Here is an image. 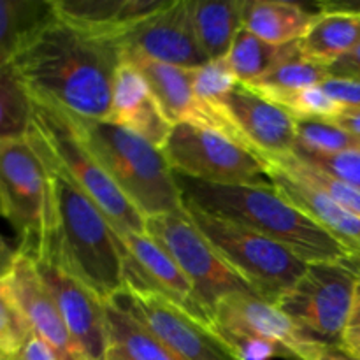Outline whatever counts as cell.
Segmentation results:
<instances>
[{
    "label": "cell",
    "mask_w": 360,
    "mask_h": 360,
    "mask_svg": "<svg viewBox=\"0 0 360 360\" xmlns=\"http://www.w3.org/2000/svg\"><path fill=\"white\" fill-rule=\"evenodd\" d=\"M30 98L32 129L41 137L55 164L108 218L115 234L146 232V218L120 192L104 167L91 155L67 112L41 98L32 95Z\"/></svg>",
    "instance_id": "6"
},
{
    "label": "cell",
    "mask_w": 360,
    "mask_h": 360,
    "mask_svg": "<svg viewBox=\"0 0 360 360\" xmlns=\"http://www.w3.org/2000/svg\"><path fill=\"white\" fill-rule=\"evenodd\" d=\"M333 77H343V79L360 81V44L350 53L341 56L338 62L327 67Z\"/></svg>",
    "instance_id": "37"
},
{
    "label": "cell",
    "mask_w": 360,
    "mask_h": 360,
    "mask_svg": "<svg viewBox=\"0 0 360 360\" xmlns=\"http://www.w3.org/2000/svg\"><path fill=\"white\" fill-rule=\"evenodd\" d=\"M109 302L183 360H241L213 326L157 292L125 287Z\"/></svg>",
    "instance_id": "12"
},
{
    "label": "cell",
    "mask_w": 360,
    "mask_h": 360,
    "mask_svg": "<svg viewBox=\"0 0 360 360\" xmlns=\"http://www.w3.org/2000/svg\"><path fill=\"white\" fill-rule=\"evenodd\" d=\"M67 116L120 192L144 218L186 214L174 171L160 148L109 120L83 118L70 112Z\"/></svg>",
    "instance_id": "4"
},
{
    "label": "cell",
    "mask_w": 360,
    "mask_h": 360,
    "mask_svg": "<svg viewBox=\"0 0 360 360\" xmlns=\"http://www.w3.org/2000/svg\"><path fill=\"white\" fill-rule=\"evenodd\" d=\"M34 260V259H32ZM63 322L90 360H105L111 348L105 302L51 260H34Z\"/></svg>",
    "instance_id": "16"
},
{
    "label": "cell",
    "mask_w": 360,
    "mask_h": 360,
    "mask_svg": "<svg viewBox=\"0 0 360 360\" xmlns=\"http://www.w3.org/2000/svg\"><path fill=\"white\" fill-rule=\"evenodd\" d=\"M16 255V250L11 248V246L4 241L2 236H0V285L7 280V276H9L11 271H13Z\"/></svg>",
    "instance_id": "40"
},
{
    "label": "cell",
    "mask_w": 360,
    "mask_h": 360,
    "mask_svg": "<svg viewBox=\"0 0 360 360\" xmlns=\"http://www.w3.org/2000/svg\"><path fill=\"white\" fill-rule=\"evenodd\" d=\"M6 360H14V359H6Z\"/></svg>",
    "instance_id": "44"
},
{
    "label": "cell",
    "mask_w": 360,
    "mask_h": 360,
    "mask_svg": "<svg viewBox=\"0 0 360 360\" xmlns=\"http://www.w3.org/2000/svg\"><path fill=\"white\" fill-rule=\"evenodd\" d=\"M185 210L218 255L264 301L276 306L304 274L308 262L280 243L188 204Z\"/></svg>",
    "instance_id": "7"
},
{
    "label": "cell",
    "mask_w": 360,
    "mask_h": 360,
    "mask_svg": "<svg viewBox=\"0 0 360 360\" xmlns=\"http://www.w3.org/2000/svg\"><path fill=\"white\" fill-rule=\"evenodd\" d=\"M32 125V98L9 63H0V141L25 137Z\"/></svg>",
    "instance_id": "27"
},
{
    "label": "cell",
    "mask_w": 360,
    "mask_h": 360,
    "mask_svg": "<svg viewBox=\"0 0 360 360\" xmlns=\"http://www.w3.org/2000/svg\"><path fill=\"white\" fill-rule=\"evenodd\" d=\"M118 239L123 252L125 287L157 292L211 326L210 316L197 304L192 283L155 239L146 232H127Z\"/></svg>",
    "instance_id": "17"
},
{
    "label": "cell",
    "mask_w": 360,
    "mask_h": 360,
    "mask_svg": "<svg viewBox=\"0 0 360 360\" xmlns=\"http://www.w3.org/2000/svg\"><path fill=\"white\" fill-rule=\"evenodd\" d=\"M290 155L297 158L299 162H302V164L316 169V171L326 172V174L333 176V178L340 179V181L360 188V150L322 153V151L294 146Z\"/></svg>",
    "instance_id": "33"
},
{
    "label": "cell",
    "mask_w": 360,
    "mask_h": 360,
    "mask_svg": "<svg viewBox=\"0 0 360 360\" xmlns=\"http://www.w3.org/2000/svg\"><path fill=\"white\" fill-rule=\"evenodd\" d=\"M211 326L241 360H311L322 347L308 340L278 306L253 292L221 299L213 309Z\"/></svg>",
    "instance_id": "8"
},
{
    "label": "cell",
    "mask_w": 360,
    "mask_h": 360,
    "mask_svg": "<svg viewBox=\"0 0 360 360\" xmlns=\"http://www.w3.org/2000/svg\"><path fill=\"white\" fill-rule=\"evenodd\" d=\"M359 281L360 264H308L301 280L276 306L308 340L340 347Z\"/></svg>",
    "instance_id": "10"
},
{
    "label": "cell",
    "mask_w": 360,
    "mask_h": 360,
    "mask_svg": "<svg viewBox=\"0 0 360 360\" xmlns=\"http://www.w3.org/2000/svg\"><path fill=\"white\" fill-rule=\"evenodd\" d=\"M108 330L111 345L118 347L134 360H183L171 350L158 343L148 330H144L132 316L115 306L105 302Z\"/></svg>",
    "instance_id": "25"
},
{
    "label": "cell",
    "mask_w": 360,
    "mask_h": 360,
    "mask_svg": "<svg viewBox=\"0 0 360 360\" xmlns=\"http://www.w3.org/2000/svg\"><path fill=\"white\" fill-rule=\"evenodd\" d=\"M14 360H56V357L39 338L32 334V338L27 341L23 350L14 357Z\"/></svg>",
    "instance_id": "38"
},
{
    "label": "cell",
    "mask_w": 360,
    "mask_h": 360,
    "mask_svg": "<svg viewBox=\"0 0 360 360\" xmlns=\"http://www.w3.org/2000/svg\"><path fill=\"white\" fill-rule=\"evenodd\" d=\"M109 122L132 130L160 150L174 127L164 115L143 74L125 60L116 72Z\"/></svg>",
    "instance_id": "19"
},
{
    "label": "cell",
    "mask_w": 360,
    "mask_h": 360,
    "mask_svg": "<svg viewBox=\"0 0 360 360\" xmlns=\"http://www.w3.org/2000/svg\"><path fill=\"white\" fill-rule=\"evenodd\" d=\"M340 348L350 354L352 357L360 359V281L355 285L354 301H352L350 313L341 333Z\"/></svg>",
    "instance_id": "35"
},
{
    "label": "cell",
    "mask_w": 360,
    "mask_h": 360,
    "mask_svg": "<svg viewBox=\"0 0 360 360\" xmlns=\"http://www.w3.org/2000/svg\"><path fill=\"white\" fill-rule=\"evenodd\" d=\"M32 338V330L27 320L18 309L16 302L7 292L6 283L0 285V352L14 359L27 341Z\"/></svg>",
    "instance_id": "34"
},
{
    "label": "cell",
    "mask_w": 360,
    "mask_h": 360,
    "mask_svg": "<svg viewBox=\"0 0 360 360\" xmlns=\"http://www.w3.org/2000/svg\"><path fill=\"white\" fill-rule=\"evenodd\" d=\"M123 51L53 14L32 28L9 65L28 94L70 115L109 120Z\"/></svg>",
    "instance_id": "1"
},
{
    "label": "cell",
    "mask_w": 360,
    "mask_h": 360,
    "mask_svg": "<svg viewBox=\"0 0 360 360\" xmlns=\"http://www.w3.org/2000/svg\"><path fill=\"white\" fill-rule=\"evenodd\" d=\"M118 44L123 53H136L181 69H197L210 62L197 41L188 0H169L127 30Z\"/></svg>",
    "instance_id": "13"
},
{
    "label": "cell",
    "mask_w": 360,
    "mask_h": 360,
    "mask_svg": "<svg viewBox=\"0 0 360 360\" xmlns=\"http://www.w3.org/2000/svg\"><path fill=\"white\" fill-rule=\"evenodd\" d=\"M0 214L18 236L16 252L37 260L55 234L51 176L27 136L0 141Z\"/></svg>",
    "instance_id": "5"
},
{
    "label": "cell",
    "mask_w": 360,
    "mask_h": 360,
    "mask_svg": "<svg viewBox=\"0 0 360 360\" xmlns=\"http://www.w3.org/2000/svg\"><path fill=\"white\" fill-rule=\"evenodd\" d=\"M319 13L285 0H246L243 28L271 44L301 42Z\"/></svg>",
    "instance_id": "21"
},
{
    "label": "cell",
    "mask_w": 360,
    "mask_h": 360,
    "mask_svg": "<svg viewBox=\"0 0 360 360\" xmlns=\"http://www.w3.org/2000/svg\"><path fill=\"white\" fill-rule=\"evenodd\" d=\"M192 84L197 98L210 108L217 109L221 98L239 84L227 56L210 60L204 65L192 69Z\"/></svg>",
    "instance_id": "32"
},
{
    "label": "cell",
    "mask_w": 360,
    "mask_h": 360,
    "mask_svg": "<svg viewBox=\"0 0 360 360\" xmlns=\"http://www.w3.org/2000/svg\"><path fill=\"white\" fill-rule=\"evenodd\" d=\"M217 111L229 122L246 148L262 158L290 155L295 144V118L283 108L239 83Z\"/></svg>",
    "instance_id": "14"
},
{
    "label": "cell",
    "mask_w": 360,
    "mask_h": 360,
    "mask_svg": "<svg viewBox=\"0 0 360 360\" xmlns=\"http://www.w3.org/2000/svg\"><path fill=\"white\" fill-rule=\"evenodd\" d=\"M183 204L245 225L302 259L304 262L359 264L326 229L285 199L274 186L214 185L174 172Z\"/></svg>",
    "instance_id": "3"
},
{
    "label": "cell",
    "mask_w": 360,
    "mask_h": 360,
    "mask_svg": "<svg viewBox=\"0 0 360 360\" xmlns=\"http://www.w3.org/2000/svg\"><path fill=\"white\" fill-rule=\"evenodd\" d=\"M246 0H188L197 41L210 60L229 55L243 28Z\"/></svg>",
    "instance_id": "23"
},
{
    "label": "cell",
    "mask_w": 360,
    "mask_h": 360,
    "mask_svg": "<svg viewBox=\"0 0 360 360\" xmlns=\"http://www.w3.org/2000/svg\"><path fill=\"white\" fill-rule=\"evenodd\" d=\"M329 76V69L326 65L309 62V60L302 58V55H299L295 58L280 63L273 70L264 74L262 77H259L253 83L245 84V86H248L255 94L262 95V97H269V95L316 86V84H322Z\"/></svg>",
    "instance_id": "28"
},
{
    "label": "cell",
    "mask_w": 360,
    "mask_h": 360,
    "mask_svg": "<svg viewBox=\"0 0 360 360\" xmlns=\"http://www.w3.org/2000/svg\"><path fill=\"white\" fill-rule=\"evenodd\" d=\"M146 234L169 253L192 283L197 304L210 320L221 299L238 292H252L192 224L188 213L146 218Z\"/></svg>",
    "instance_id": "11"
},
{
    "label": "cell",
    "mask_w": 360,
    "mask_h": 360,
    "mask_svg": "<svg viewBox=\"0 0 360 360\" xmlns=\"http://www.w3.org/2000/svg\"><path fill=\"white\" fill-rule=\"evenodd\" d=\"M306 150L336 153L360 150V137L330 120H295V144Z\"/></svg>",
    "instance_id": "30"
},
{
    "label": "cell",
    "mask_w": 360,
    "mask_h": 360,
    "mask_svg": "<svg viewBox=\"0 0 360 360\" xmlns=\"http://www.w3.org/2000/svg\"><path fill=\"white\" fill-rule=\"evenodd\" d=\"M264 160L271 162V164L278 165L283 169L288 176L299 179V181L306 183V185L313 186L319 192L326 193L330 200L340 204L345 210L352 211V213L359 214L360 217V188L352 186L348 183L340 181V179L333 178V176L320 172L316 169L309 167V165L302 164L297 158L292 155H283V157H267Z\"/></svg>",
    "instance_id": "29"
},
{
    "label": "cell",
    "mask_w": 360,
    "mask_h": 360,
    "mask_svg": "<svg viewBox=\"0 0 360 360\" xmlns=\"http://www.w3.org/2000/svg\"><path fill=\"white\" fill-rule=\"evenodd\" d=\"M60 20L91 35L118 39L169 0H51Z\"/></svg>",
    "instance_id": "20"
},
{
    "label": "cell",
    "mask_w": 360,
    "mask_h": 360,
    "mask_svg": "<svg viewBox=\"0 0 360 360\" xmlns=\"http://www.w3.org/2000/svg\"><path fill=\"white\" fill-rule=\"evenodd\" d=\"M123 60L143 74L162 111L172 125L193 123V125L210 127L241 143L227 120L217 109L210 108L197 98L192 84V69L155 62L136 53H123Z\"/></svg>",
    "instance_id": "18"
},
{
    "label": "cell",
    "mask_w": 360,
    "mask_h": 360,
    "mask_svg": "<svg viewBox=\"0 0 360 360\" xmlns=\"http://www.w3.org/2000/svg\"><path fill=\"white\" fill-rule=\"evenodd\" d=\"M174 172L214 185L273 186L260 155L210 127L178 123L162 148Z\"/></svg>",
    "instance_id": "9"
},
{
    "label": "cell",
    "mask_w": 360,
    "mask_h": 360,
    "mask_svg": "<svg viewBox=\"0 0 360 360\" xmlns=\"http://www.w3.org/2000/svg\"><path fill=\"white\" fill-rule=\"evenodd\" d=\"M311 360H360V359L352 357L350 354L341 350L340 347L322 345V347H319V350L315 352V355H313Z\"/></svg>",
    "instance_id": "41"
},
{
    "label": "cell",
    "mask_w": 360,
    "mask_h": 360,
    "mask_svg": "<svg viewBox=\"0 0 360 360\" xmlns=\"http://www.w3.org/2000/svg\"><path fill=\"white\" fill-rule=\"evenodd\" d=\"M360 44V13L341 9L320 11L299 46L302 58L320 65H333Z\"/></svg>",
    "instance_id": "22"
},
{
    "label": "cell",
    "mask_w": 360,
    "mask_h": 360,
    "mask_svg": "<svg viewBox=\"0 0 360 360\" xmlns=\"http://www.w3.org/2000/svg\"><path fill=\"white\" fill-rule=\"evenodd\" d=\"M4 283L32 334L53 352L56 360H90L63 322L30 257L18 252L13 271Z\"/></svg>",
    "instance_id": "15"
},
{
    "label": "cell",
    "mask_w": 360,
    "mask_h": 360,
    "mask_svg": "<svg viewBox=\"0 0 360 360\" xmlns=\"http://www.w3.org/2000/svg\"><path fill=\"white\" fill-rule=\"evenodd\" d=\"M27 139L48 167L55 193L51 248L48 255L37 260H51L86 285L101 301H112L125 288L123 252L118 236L102 211L55 164L32 125Z\"/></svg>",
    "instance_id": "2"
},
{
    "label": "cell",
    "mask_w": 360,
    "mask_h": 360,
    "mask_svg": "<svg viewBox=\"0 0 360 360\" xmlns=\"http://www.w3.org/2000/svg\"><path fill=\"white\" fill-rule=\"evenodd\" d=\"M301 55L299 42L271 44L255 34L241 28L236 35L227 58L241 84H250L273 70L280 63Z\"/></svg>",
    "instance_id": "24"
},
{
    "label": "cell",
    "mask_w": 360,
    "mask_h": 360,
    "mask_svg": "<svg viewBox=\"0 0 360 360\" xmlns=\"http://www.w3.org/2000/svg\"><path fill=\"white\" fill-rule=\"evenodd\" d=\"M322 88L345 108H360V81L329 76Z\"/></svg>",
    "instance_id": "36"
},
{
    "label": "cell",
    "mask_w": 360,
    "mask_h": 360,
    "mask_svg": "<svg viewBox=\"0 0 360 360\" xmlns=\"http://www.w3.org/2000/svg\"><path fill=\"white\" fill-rule=\"evenodd\" d=\"M105 360H134V359H130L129 355H127L123 350H120L118 347L111 345V348H109L108 352V359Z\"/></svg>",
    "instance_id": "42"
},
{
    "label": "cell",
    "mask_w": 360,
    "mask_h": 360,
    "mask_svg": "<svg viewBox=\"0 0 360 360\" xmlns=\"http://www.w3.org/2000/svg\"><path fill=\"white\" fill-rule=\"evenodd\" d=\"M6 359H11V357H7V355H4L2 352H0V360H6Z\"/></svg>",
    "instance_id": "43"
},
{
    "label": "cell",
    "mask_w": 360,
    "mask_h": 360,
    "mask_svg": "<svg viewBox=\"0 0 360 360\" xmlns=\"http://www.w3.org/2000/svg\"><path fill=\"white\" fill-rule=\"evenodd\" d=\"M264 98L283 108L295 120H334L347 109L340 102L334 101L323 90L322 84L287 91V94L269 95Z\"/></svg>",
    "instance_id": "31"
},
{
    "label": "cell",
    "mask_w": 360,
    "mask_h": 360,
    "mask_svg": "<svg viewBox=\"0 0 360 360\" xmlns=\"http://www.w3.org/2000/svg\"><path fill=\"white\" fill-rule=\"evenodd\" d=\"M53 14V2L0 0V63H9L25 35Z\"/></svg>",
    "instance_id": "26"
},
{
    "label": "cell",
    "mask_w": 360,
    "mask_h": 360,
    "mask_svg": "<svg viewBox=\"0 0 360 360\" xmlns=\"http://www.w3.org/2000/svg\"><path fill=\"white\" fill-rule=\"evenodd\" d=\"M336 125L343 127L345 130L360 137V108H347L338 118L330 120Z\"/></svg>",
    "instance_id": "39"
}]
</instances>
